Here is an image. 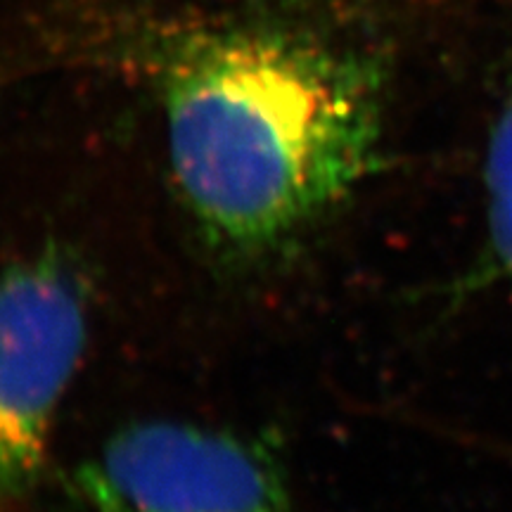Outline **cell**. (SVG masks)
Instances as JSON below:
<instances>
[{
    "mask_svg": "<svg viewBox=\"0 0 512 512\" xmlns=\"http://www.w3.org/2000/svg\"><path fill=\"white\" fill-rule=\"evenodd\" d=\"M81 24L76 55L155 98L178 200L223 264L285 256L380 169L387 76L363 48L271 19L126 8Z\"/></svg>",
    "mask_w": 512,
    "mask_h": 512,
    "instance_id": "cell-1",
    "label": "cell"
},
{
    "mask_svg": "<svg viewBox=\"0 0 512 512\" xmlns=\"http://www.w3.org/2000/svg\"><path fill=\"white\" fill-rule=\"evenodd\" d=\"M76 512H306L261 441L185 420L119 427L67 477Z\"/></svg>",
    "mask_w": 512,
    "mask_h": 512,
    "instance_id": "cell-2",
    "label": "cell"
},
{
    "mask_svg": "<svg viewBox=\"0 0 512 512\" xmlns=\"http://www.w3.org/2000/svg\"><path fill=\"white\" fill-rule=\"evenodd\" d=\"M88 323V278L67 249L46 247L0 273V494L41 477Z\"/></svg>",
    "mask_w": 512,
    "mask_h": 512,
    "instance_id": "cell-3",
    "label": "cell"
},
{
    "mask_svg": "<svg viewBox=\"0 0 512 512\" xmlns=\"http://www.w3.org/2000/svg\"><path fill=\"white\" fill-rule=\"evenodd\" d=\"M484 247L477 283H512V88L489 131L482 166Z\"/></svg>",
    "mask_w": 512,
    "mask_h": 512,
    "instance_id": "cell-4",
    "label": "cell"
}]
</instances>
